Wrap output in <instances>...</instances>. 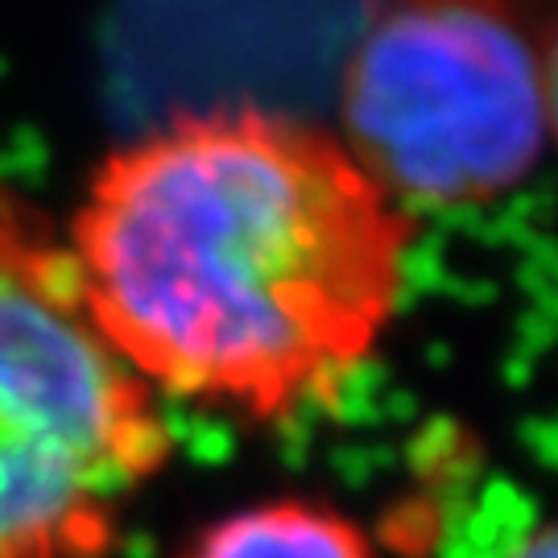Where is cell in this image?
I'll list each match as a JSON object with an SVG mask.
<instances>
[{"instance_id": "1", "label": "cell", "mask_w": 558, "mask_h": 558, "mask_svg": "<svg viewBox=\"0 0 558 558\" xmlns=\"http://www.w3.org/2000/svg\"><path fill=\"white\" fill-rule=\"evenodd\" d=\"M410 236L343 141L220 108L108 154L66 248L96 327L154 393L269 422L373 356Z\"/></svg>"}, {"instance_id": "2", "label": "cell", "mask_w": 558, "mask_h": 558, "mask_svg": "<svg viewBox=\"0 0 558 558\" xmlns=\"http://www.w3.org/2000/svg\"><path fill=\"white\" fill-rule=\"evenodd\" d=\"M170 447L158 393L96 327L71 248L0 191V558H108Z\"/></svg>"}, {"instance_id": "3", "label": "cell", "mask_w": 558, "mask_h": 558, "mask_svg": "<svg viewBox=\"0 0 558 558\" xmlns=\"http://www.w3.org/2000/svg\"><path fill=\"white\" fill-rule=\"evenodd\" d=\"M558 0H377L343 75L352 158L398 203L518 186L546 141Z\"/></svg>"}, {"instance_id": "4", "label": "cell", "mask_w": 558, "mask_h": 558, "mask_svg": "<svg viewBox=\"0 0 558 558\" xmlns=\"http://www.w3.org/2000/svg\"><path fill=\"white\" fill-rule=\"evenodd\" d=\"M182 558H377L356 521L311 500H265L211 521Z\"/></svg>"}, {"instance_id": "5", "label": "cell", "mask_w": 558, "mask_h": 558, "mask_svg": "<svg viewBox=\"0 0 558 558\" xmlns=\"http://www.w3.org/2000/svg\"><path fill=\"white\" fill-rule=\"evenodd\" d=\"M546 133L558 141V25L546 41Z\"/></svg>"}, {"instance_id": "6", "label": "cell", "mask_w": 558, "mask_h": 558, "mask_svg": "<svg viewBox=\"0 0 558 558\" xmlns=\"http://www.w3.org/2000/svg\"><path fill=\"white\" fill-rule=\"evenodd\" d=\"M513 558H558V521L534 530V534L513 550Z\"/></svg>"}]
</instances>
